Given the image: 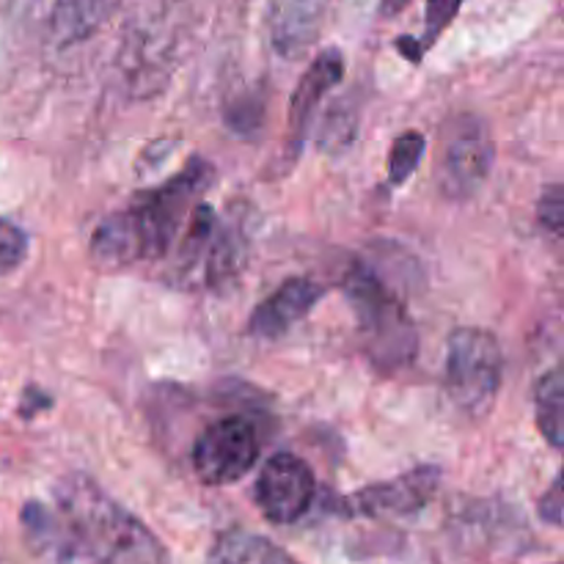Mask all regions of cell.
<instances>
[{"mask_svg":"<svg viewBox=\"0 0 564 564\" xmlns=\"http://www.w3.org/2000/svg\"><path fill=\"white\" fill-rule=\"evenodd\" d=\"M213 176L215 169L207 160L193 158L169 182L141 193L121 213L99 220L91 235L94 264L105 270H119L165 257L182 220L191 218L198 196L207 191Z\"/></svg>","mask_w":564,"mask_h":564,"instance_id":"obj_1","label":"cell"},{"mask_svg":"<svg viewBox=\"0 0 564 564\" xmlns=\"http://www.w3.org/2000/svg\"><path fill=\"white\" fill-rule=\"evenodd\" d=\"M53 496L66 538L91 564H169L160 540L86 474L64 477Z\"/></svg>","mask_w":564,"mask_h":564,"instance_id":"obj_2","label":"cell"},{"mask_svg":"<svg viewBox=\"0 0 564 564\" xmlns=\"http://www.w3.org/2000/svg\"><path fill=\"white\" fill-rule=\"evenodd\" d=\"M347 301L358 319L364 352L383 372H400L416 358V328L405 303L369 268H352L345 281Z\"/></svg>","mask_w":564,"mask_h":564,"instance_id":"obj_3","label":"cell"},{"mask_svg":"<svg viewBox=\"0 0 564 564\" xmlns=\"http://www.w3.org/2000/svg\"><path fill=\"white\" fill-rule=\"evenodd\" d=\"M501 345L485 328H457L446 345V391L468 416H485L501 389Z\"/></svg>","mask_w":564,"mask_h":564,"instance_id":"obj_4","label":"cell"},{"mask_svg":"<svg viewBox=\"0 0 564 564\" xmlns=\"http://www.w3.org/2000/svg\"><path fill=\"white\" fill-rule=\"evenodd\" d=\"M496 149L488 124L479 116L463 113L446 124L441 141L438 185L449 198H468L485 185L494 169Z\"/></svg>","mask_w":564,"mask_h":564,"instance_id":"obj_5","label":"cell"},{"mask_svg":"<svg viewBox=\"0 0 564 564\" xmlns=\"http://www.w3.org/2000/svg\"><path fill=\"white\" fill-rule=\"evenodd\" d=\"M259 460L257 430L242 416H224L204 427L193 444L191 463L204 485L224 488L240 482Z\"/></svg>","mask_w":564,"mask_h":564,"instance_id":"obj_6","label":"cell"},{"mask_svg":"<svg viewBox=\"0 0 564 564\" xmlns=\"http://www.w3.org/2000/svg\"><path fill=\"white\" fill-rule=\"evenodd\" d=\"M253 496L270 523L290 527V523L301 521L312 507L314 496H317V479L306 460L292 452H275L270 460H264Z\"/></svg>","mask_w":564,"mask_h":564,"instance_id":"obj_7","label":"cell"},{"mask_svg":"<svg viewBox=\"0 0 564 564\" xmlns=\"http://www.w3.org/2000/svg\"><path fill=\"white\" fill-rule=\"evenodd\" d=\"M441 485L438 466H419L402 477L389 479V482L369 485L358 494L347 496L341 501V512L347 516H367V518H386V516H411L419 512L435 494Z\"/></svg>","mask_w":564,"mask_h":564,"instance_id":"obj_8","label":"cell"},{"mask_svg":"<svg viewBox=\"0 0 564 564\" xmlns=\"http://www.w3.org/2000/svg\"><path fill=\"white\" fill-rule=\"evenodd\" d=\"M341 77H345V55L336 47L323 50V53L312 61L306 75L301 77L290 102V138H286V152H290V158H297V154H301L303 141H306L308 127H312V119L314 113H317L319 102H323L325 94H328Z\"/></svg>","mask_w":564,"mask_h":564,"instance_id":"obj_9","label":"cell"},{"mask_svg":"<svg viewBox=\"0 0 564 564\" xmlns=\"http://www.w3.org/2000/svg\"><path fill=\"white\" fill-rule=\"evenodd\" d=\"M325 295V286L317 284L314 279H290L279 286L270 297H264L257 308H253L251 319H248V330L259 339H279L295 323H301L319 297Z\"/></svg>","mask_w":564,"mask_h":564,"instance_id":"obj_10","label":"cell"},{"mask_svg":"<svg viewBox=\"0 0 564 564\" xmlns=\"http://www.w3.org/2000/svg\"><path fill=\"white\" fill-rule=\"evenodd\" d=\"M325 0H275L273 47L284 58H295L317 39Z\"/></svg>","mask_w":564,"mask_h":564,"instance_id":"obj_11","label":"cell"},{"mask_svg":"<svg viewBox=\"0 0 564 564\" xmlns=\"http://www.w3.org/2000/svg\"><path fill=\"white\" fill-rule=\"evenodd\" d=\"M246 229L242 220L235 215L226 218L224 224H215L213 237L207 246V262H204V273H207L209 286H226L237 279V273L246 264Z\"/></svg>","mask_w":564,"mask_h":564,"instance_id":"obj_12","label":"cell"},{"mask_svg":"<svg viewBox=\"0 0 564 564\" xmlns=\"http://www.w3.org/2000/svg\"><path fill=\"white\" fill-rule=\"evenodd\" d=\"M119 0H55L53 36L58 44H75L91 36L108 17L113 14Z\"/></svg>","mask_w":564,"mask_h":564,"instance_id":"obj_13","label":"cell"},{"mask_svg":"<svg viewBox=\"0 0 564 564\" xmlns=\"http://www.w3.org/2000/svg\"><path fill=\"white\" fill-rule=\"evenodd\" d=\"M209 564H301L262 534L229 529L215 540Z\"/></svg>","mask_w":564,"mask_h":564,"instance_id":"obj_14","label":"cell"},{"mask_svg":"<svg viewBox=\"0 0 564 564\" xmlns=\"http://www.w3.org/2000/svg\"><path fill=\"white\" fill-rule=\"evenodd\" d=\"M534 416H538V430L554 449L564 444V372L554 367L540 378L538 391H534Z\"/></svg>","mask_w":564,"mask_h":564,"instance_id":"obj_15","label":"cell"},{"mask_svg":"<svg viewBox=\"0 0 564 564\" xmlns=\"http://www.w3.org/2000/svg\"><path fill=\"white\" fill-rule=\"evenodd\" d=\"M460 6H463V0H427L422 36L397 39V47H400V53L405 55L408 61H413V64H419V61L424 58V53H427V50L438 42L441 33L452 25V20L457 17Z\"/></svg>","mask_w":564,"mask_h":564,"instance_id":"obj_16","label":"cell"},{"mask_svg":"<svg viewBox=\"0 0 564 564\" xmlns=\"http://www.w3.org/2000/svg\"><path fill=\"white\" fill-rule=\"evenodd\" d=\"M424 152H427V138L416 130H408L391 143L389 154V180L391 185H405L413 176V171L422 163Z\"/></svg>","mask_w":564,"mask_h":564,"instance_id":"obj_17","label":"cell"},{"mask_svg":"<svg viewBox=\"0 0 564 564\" xmlns=\"http://www.w3.org/2000/svg\"><path fill=\"white\" fill-rule=\"evenodd\" d=\"M28 235L11 220L0 218V275H9L25 262Z\"/></svg>","mask_w":564,"mask_h":564,"instance_id":"obj_18","label":"cell"},{"mask_svg":"<svg viewBox=\"0 0 564 564\" xmlns=\"http://www.w3.org/2000/svg\"><path fill=\"white\" fill-rule=\"evenodd\" d=\"M356 135V119H345L341 105H334L323 124V135H319V147L325 149H341L352 141Z\"/></svg>","mask_w":564,"mask_h":564,"instance_id":"obj_19","label":"cell"},{"mask_svg":"<svg viewBox=\"0 0 564 564\" xmlns=\"http://www.w3.org/2000/svg\"><path fill=\"white\" fill-rule=\"evenodd\" d=\"M538 218L543 229H549L554 237H562L564 231V193L560 185L545 187L538 204Z\"/></svg>","mask_w":564,"mask_h":564,"instance_id":"obj_20","label":"cell"},{"mask_svg":"<svg viewBox=\"0 0 564 564\" xmlns=\"http://www.w3.org/2000/svg\"><path fill=\"white\" fill-rule=\"evenodd\" d=\"M562 477H556L554 482H551L549 494L540 499V518L543 521H549L551 527H562Z\"/></svg>","mask_w":564,"mask_h":564,"instance_id":"obj_21","label":"cell"},{"mask_svg":"<svg viewBox=\"0 0 564 564\" xmlns=\"http://www.w3.org/2000/svg\"><path fill=\"white\" fill-rule=\"evenodd\" d=\"M50 408H53V397H47L44 391L28 389L25 394H22V402H20L22 419H31V416H36V413L50 411Z\"/></svg>","mask_w":564,"mask_h":564,"instance_id":"obj_22","label":"cell"},{"mask_svg":"<svg viewBox=\"0 0 564 564\" xmlns=\"http://www.w3.org/2000/svg\"><path fill=\"white\" fill-rule=\"evenodd\" d=\"M411 0H380V17H397Z\"/></svg>","mask_w":564,"mask_h":564,"instance_id":"obj_23","label":"cell"}]
</instances>
